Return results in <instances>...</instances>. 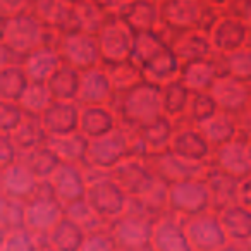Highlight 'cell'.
Returning <instances> with one entry per match:
<instances>
[{
  "label": "cell",
  "mask_w": 251,
  "mask_h": 251,
  "mask_svg": "<svg viewBox=\"0 0 251 251\" xmlns=\"http://www.w3.org/2000/svg\"><path fill=\"white\" fill-rule=\"evenodd\" d=\"M110 107L117 115L119 124L133 126L138 129H145L164 117L160 86L148 81L127 91L115 93Z\"/></svg>",
  "instance_id": "6da1fadb"
},
{
  "label": "cell",
  "mask_w": 251,
  "mask_h": 251,
  "mask_svg": "<svg viewBox=\"0 0 251 251\" xmlns=\"http://www.w3.org/2000/svg\"><path fill=\"white\" fill-rule=\"evenodd\" d=\"M155 222L157 219L145 208L141 200L131 198L126 212L110 226L117 251H153L151 234Z\"/></svg>",
  "instance_id": "7a4b0ae2"
},
{
  "label": "cell",
  "mask_w": 251,
  "mask_h": 251,
  "mask_svg": "<svg viewBox=\"0 0 251 251\" xmlns=\"http://www.w3.org/2000/svg\"><path fill=\"white\" fill-rule=\"evenodd\" d=\"M64 215V206L53 195L50 181H40L33 196L26 201V229L33 234L40 246L49 243L50 232Z\"/></svg>",
  "instance_id": "3957f363"
},
{
  "label": "cell",
  "mask_w": 251,
  "mask_h": 251,
  "mask_svg": "<svg viewBox=\"0 0 251 251\" xmlns=\"http://www.w3.org/2000/svg\"><path fill=\"white\" fill-rule=\"evenodd\" d=\"M129 196L122 191L115 179L108 176H101L88 182L86 203L100 219L105 222H114L129 205Z\"/></svg>",
  "instance_id": "277c9868"
},
{
  "label": "cell",
  "mask_w": 251,
  "mask_h": 251,
  "mask_svg": "<svg viewBox=\"0 0 251 251\" xmlns=\"http://www.w3.org/2000/svg\"><path fill=\"white\" fill-rule=\"evenodd\" d=\"M124 160H127V153H126L124 140L117 126V129L112 134L90 141L86 165L83 167L86 181L90 182L101 176H108Z\"/></svg>",
  "instance_id": "5b68a950"
},
{
  "label": "cell",
  "mask_w": 251,
  "mask_h": 251,
  "mask_svg": "<svg viewBox=\"0 0 251 251\" xmlns=\"http://www.w3.org/2000/svg\"><path fill=\"white\" fill-rule=\"evenodd\" d=\"M43 23L28 11L12 18H2V45L33 53L40 49L43 35Z\"/></svg>",
  "instance_id": "8992f818"
},
{
  "label": "cell",
  "mask_w": 251,
  "mask_h": 251,
  "mask_svg": "<svg viewBox=\"0 0 251 251\" xmlns=\"http://www.w3.org/2000/svg\"><path fill=\"white\" fill-rule=\"evenodd\" d=\"M101 64H119L133 59L136 35L121 19L112 18L97 35Z\"/></svg>",
  "instance_id": "52a82bcc"
},
{
  "label": "cell",
  "mask_w": 251,
  "mask_h": 251,
  "mask_svg": "<svg viewBox=\"0 0 251 251\" xmlns=\"http://www.w3.org/2000/svg\"><path fill=\"white\" fill-rule=\"evenodd\" d=\"M184 227L193 251H220L229 243L220 226L219 213L213 210L186 219Z\"/></svg>",
  "instance_id": "ba28073f"
},
{
  "label": "cell",
  "mask_w": 251,
  "mask_h": 251,
  "mask_svg": "<svg viewBox=\"0 0 251 251\" xmlns=\"http://www.w3.org/2000/svg\"><path fill=\"white\" fill-rule=\"evenodd\" d=\"M59 57L62 64L74 67L81 74L101 66V53L97 36L86 31L62 38V43L59 47Z\"/></svg>",
  "instance_id": "9c48e42d"
},
{
  "label": "cell",
  "mask_w": 251,
  "mask_h": 251,
  "mask_svg": "<svg viewBox=\"0 0 251 251\" xmlns=\"http://www.w3.org/2000/svg\"><path fill=\"white\" fill-rule=\"evenodd\" d=\"M169 206H171V213L181 217L182 220L210 210V195L205 181L189 179V181L171 186Z\"/></svg>",
  "instance_id": "30bf717a"
},
{
  "label": "cell",
  "mask_w": 251,
  "mask_h": 251,
  "mask_svg": "<svg viewBox=\"0 0 251 251\" xmlns=\"http://www.w3.org/2000/svg\"><path fill=\"white\" fill-rule=\"evenodd\" d=\"M110 176L129 198L147 196L158 181L145 158H127L119 164Z\"/></svg>",
  "instance_id": "8fae6325"
},
{
  "label": "cell",
  "mask_w": 251,
  "mask_h": 251,
  "mask_svg": "<svg viewBox=\"0 0 251 251\" xmlns=\"http://www.w3.org/2000/svg\"><path fill=\"white\" fill-rule=\"evenodd\" d=\"M49 181L52 184L53 195L57 196L64 210L86 200L88 181L81 167L62 164Z\"/></svg>",
  "instance_id": "7c38bea8"
},
{
  "label": "cell",
  "mask_w": 251,
  "mask_h": 251,
  "mask_svg": "<svg viewBox=\"0 0 251 251\" xmlns=\"http://www.w3.org/2000/svg\"><path fill=\"white\" fill-rule=\"evenodd\" d=\"M117 18L136 36L155 33L160 26V4L155 0H129L119 5Z\"/></svg>",
  "instance_id": "4fadbf2b"
},
{
  "label": "cell",
  "mask_w": 251,
  "mask_h": 251,
  "mask_svg": "<svg viewBox=\"0 0 251 251\" xmlns=\"http://www.w3.org/2000/svg\"><path fill=\"white\" fill-rule=\"evenodd\" d=\"M171 151L177 158L189 165H200L205 164L212 158L213 150L200 127H182L176 129L174 138L171 143Z\"/></svg>",
  "instance_id": "5bb4252c"
},
{
  "label": "cell",
  "mask_w": 251,
  "mask_h": 251,
  "mask_svg": "<svg viewBox=\"0 0 251 251\" xmlns=\"http://www.w3.org/2000/svg\"><path fill=\"white\" fill-rule=\"evenodd\" d=\"M217 171L243 181L251 174V160L248 155V138L237 136L230 143L217 148L212 155Z\"/></svg>",
  "instance_id": "9a60e30c"
},
{
  "label": "cell",
  "mask_w": 251,
  "mask_h": 251,
  "mask_svg": "<svg viewBox=\"0 0 251 251\" xmlns=\"http://www.w3.org/2000/svg\"><path fill=\"white\" fill-rule=\"evenodd\" d=\"M81 107L76 101H52L42 114V124L49 138L69 136L79 131Z\"/></svg>",
  "instance_id": "2e32d148"
},
{
  "label": "cell",
  "mask_w": 251,
  "mask_h": 251,
  "mask_svg": "<svg viewBox=\"0 0 251 251\" xmlns=\"http://www.w3.org/2000/svg\"><path fill=\"white\" fill-rule=\"evenodd\" d=\"M153 251H193L186 234L184 220L174 213H167L155 222L151 234Z\"/></svg>",
  "instance_id": "e0dca14e"
},
{
  "label": "cell",
  "mask_w": 251,
  "mask_h": 251,
  "mask_svg": "<svg viewBox=\"0 0 251 251\" xmlns=\"http://www.w3.org/2000/svg\"><path fill=\"white\" fill-rule=\"evenodd\" d=\"M114 86L108 79L107 73L100 67L86 71L81 74V86L76 103L79 107H97V105H110L114 100Z\"/></svg>",
  "instance_id": "ac0fdd59"
},
{
  "label": "cell",
  "mask_w": 251,
  "mask_h": 251,
  "mask_svg": "<svg viewBox=\"0 0 251 251\" xmlns=\"http://www.w3.org/2000/svg\"><path fill=\"white\" fill-rule=\"evenodd\" d=\"M219 103L220 112L232 115L234 119L251 110V86L234 79H219L212 90Z\"/></svg>",
  "instance_id": "d6986e66"
},
{
  "label": "cell",
  "mask_w": 251,
  "mask_h": 251,
  "mask_svg": "<svg viewBox=\"0 0 251 251\" xmlns=\"http://www.w3.org/2000/svg\"><path fill=\"white\" fill-rule=\"evenodd\" d=\"M200 11L201 0H164L160 4V25L177 31H196Z\"/></svg>",
  "instance_id": "ffe728a7"
},
{
  "label": "cell",
  "mask_w": 251,
  "mask_h": 251,
  "mask_svg": "<svg viewBox=\"0 0 251 251\" xmlns=\"http://www.w3.org/2000/svg\"><path fill=\"white\" fill-rule=\"evenodd\" d=\"M38 182V179L29 172V169L21 160L2 169V176H0L2 196L19 200L25 203L33 196Z\"/></svg>",
  "instance_id": "44dd1931"
},
{
  "label": "cell",
  "mask_w": 251,
  "mask_h": 251,
  "mask_svg": "<svg viewBox=\"0 0 251 251\" xmlns=\"http://www.w3.org/2000/svg\"><path fill=\"white\" fill-rule=\"evenodd\" d=\"M119 126V119L110 105L97 107H81L79 133L88 140H100L112 134Z\"/></svg>",
  "instance_id": "7402d4cb"
},
{
  "label": "cell",
  "mask_w": 251,
  "mask_h": 251,
  "mask_svg": "<svg viewBox=\"0 0 251 251\" xmlns=\"http://www.w3.org/2000/svg\"><path fill=\"white\" fill-rule=\"evenodd\" d=\"M210 42H212L213 50H219L224 53H234L248 45L250 28L246 23L224 16L210 35Z\"/></svg>",
  "instance_id": "603a6c76"
},
{
  "label": "cell",
  "mask_w": 251,
  "mask_h": 251,
  "mask_svg": "<svg viewBox=\"0 0 251 251\" xmlns=\"http://www.w3.org/2000/svg\"><path fill=\"white\" fill-rule=\"evenodd\" d=\"M181 62H179L177 55L174 53V50L169 45H164L143 67V76L145 81L157 86H165L167 83L174 79H179L181 76Z\"/></svg>",
  "instance_id": "cb8c5ba5"
},
{
  "label": "cell",
  "mask_w": 251,
  "mask_h": 251,
  "mask_svg": "<svg viewBox=\"0 0 251 251\" xmlns=\"http://www.w3.org/2000/svg\"><path fill=\"white\" fill-rule=\"evenodd\" d=\"M205 184L210 195V210L219 213L227 206L239 203V182L237 179L217 171V167L206 176Z\"/></svg>",
  "instance_id": "d4e9b609"
},
{
  "label": "cell",
  "mask_w": 251,
  "mask_h": 251,
  "mask_svg": "<svg viewBox=\"0 0 251 251\" xmlns=\"http://www.w3.org/2000/svg\"><path fill=\"white\" fill-rule=\"evenodd\" d=\"M172 50L177 55L181 66H188L193 62H201L210 57L213 52L210 36L203 35L200 31H182L172 43Z\"/></svg>",
  "instance_id": "484cf974"
},
{
  "label": "cell",
  "mask_w": 251,
  "mask_h": 251,
  "mask_svg": "<svg viewBox=\"0 0 251 251\" xmlns=\"http://www.w3.org/2000/svg\"><path fill=\"white\" fill-rule=\"evenodd\" d=\"M219 220L229 241L248 243L251 239V210L244 205L234 203L220 210Z\"/></svg>",
  "instance_id": "4316f807"
},
{
  "label": "cell",
  "mask_w": 251,
  "mask_h": 251,
  "mask_svg": "<svg viewBox=\"0 0 251 251\" xmlns=\"http://www.w3.org/2000/svg\"><path fill=\"white\" fill-rule=\"evenodd\" d=\"M9 136H11L12 143L16 145V148H18V151L21 155L49 143V134H47L45 127L42 124V117L31 114H26L21 126Z\"/></svg>",
  "instance_id": "83f0119b"
},
{
  "label": "cell",
  "mask_w": 251,
  "mask_h": 251,
  "mask_svg": "<svg viewBox=\"0 0 251 251\" xmlns=\"http://www.w3.org/2000/svg\"><path fill=\"white\" fill-rule=\"evenodd\" d=\"M81 86V73L74 67L60 64L47 83L53 101H76Z\"/></svg>",
  "instance_id": "f1b7e54d"
},
{
  "label": "cell",
  "mask_w": 251,
  "mask_h": 251,
  "mask_svg": "<svg viewBox=\"0 0 251 251\" xmlns=\"http://www.w3.org/2000/svg\"><path fill=\"white\" fill-rule=\"evenodd\" d=\"M49 145L57 151L62 164H71L83 169L86 165L88 148H90V140L84 134L73 133L69 136L62 138H49Z\"/></svg>",
  "instance_id": "f546056e"
},
{
  "label": "cell",
  "mask_w": 251,
  "mask_h": 251,
  "mask_svg": "<svg viewBox=\"0 0 251 251\" xmlns=\"http://www.w3.org/2000/svg\"><path fill=\"white\" fill-rule=\"evenodd\" d=\"M19 160L29 169V172H31L38 181H49V179L55 174L57 169L62 165L60 157L49 143H45V145H42V147L35 148V150L28 151V153L21 155Z\"/></svg>",
  "instance_id": "4dcf8cb0"
},
{
  "label": "cell",
  "mask_w": 251,
  "mask_h": 251,
  "mask_svg": "<svg viewBox=\"0 0 251 251\" xmlns=\"http://www.w3.org/2000/svg\"><path fill=\"white\" fill-rule=\"evenodd\" d=\"M200 131L206 138L213 151L239 136V127H237L236 119L226 112H219L213 119L200 126Z\"/></svg>",
  "instance_id": "1f68e13d"
},
{
  "label": "cell",
  "mask_w": 251,
  "mask_h": 251,
  "mask_svg": "<svg viewBox=\"0 0 251 251\" xmlns=\"http://www.w3.org/2000/svg\"><path fill=\"white\" fill-rule=\"evenodd\" d=\"M86 236L88 234L84 232V229L76 220L64 215L62 220L50 232L47 244L57 251H79L81 244L84 243Z\"/></svg>",
  "instance_id": "d6a6232c"
},
{
  "label": "cell",
  "mask_w": 251,
  "mask_h": 251,
  "mask_svg": "<svg viewBox=\"0 0 251 251\" xmlns=\"http://www.w3.org/2000/svg\"><path fill=\"white\" fill-rule=\"evenodd\" d=\"M101 69L107 73L115 93L127 91L145 81L143 71L133 59L119 64H101Z\"/></svg>",
  "instance_id": "836d02e7"
},
{
  "label": "cell",
  "mask_w": 251,
  "mask_h": 251,
  "mask_svg": "<svg viewBox=\"0 0 251 251\" xmlns=\"http://www.w3.org/2000/svg\"><path fill=\"white\" fill-rule=\"evenodd\" d=\"M162 91V110L169 119L182 117L188 112V105L191 100V90L181 79H174L160 88Z\"/></svg>",
  "instance_id": "e575fe53"
},
{
  "label": "cell",
  "mask_w": 251,
  "mask_h": 251,
  "mask_svg": "<svg viewBox=\"0 0 251 251\" xmlns=\"http://www.w3.org/2000/svg\"><path fill=\"white\" fill-rule=\"evenodd\" d=\"M62 60H60L59 53L52 52V50H35L29 57L28 64L25 66L26 74H28L29 81L36 84H47L52 74L60 67Z\"/></svg>",
  "instance_id": "d590c367"
},
{
  "label": "cell",
  "mask_w": 251,
  "mask_h": 251,
  "mask_svg": "<svg viewBox=\"0 0 251 251\" xmlns=\"http://www.w3.org/2000/svg\"><path fill=\"white\" fill-rule=\"evenodd\" d=\"M29 84L31 81H29L25 67H2L0 69V100L19 103Z\"/></svg>",
  "instance_id": "8d00e7d4"
},
{
  "label": "cell",
  "mask_w": 251,
  "mask_h": 251,
  "mask_svg": "<svg viewBox=\"0 0 251 251\" xmlns=\"http://www.w3.org/2000/svg\"><path fill=\"white\" fill-rule=\"evenodd\" d=\"M179 79L191 90V93H201V91H212L217 83V77L212 71L208 59L201 62H193L182 66Z\"/></svg>",
  "instance_id": "74e56055"
},
{
  "label": "cell",
  "mask_w": 251,
  "mask_h": 251,
  "mask_svg": "<svg viewBox=\"0 0 251 251\" xmlns=\"http://www.w3.org/2000/svg\"><path fill=\"white\" fill-rule=\"evenodd\" d=\"M141 133H143V140L147 143L148 155H151V153H160V151L171 150V143H172V138H174L176 127L172 119L164 115V117H160L151 126L141 129Z\"/></svg>",
  "instance_id": "f35d334b"
},
{
  "label": "cell",
  "mask_w": 251,
  "mask_h": 251,
  "mask_svg": "<svg viewBox=\"0 0 251 251\" xmlns=\"http://www.w3.org/2000/svg\"><path fill=\"white\" fill-rule=\"evenodd\" d=\"M47 25L52 26L60 36H64V38L84 31L83 19H81V14H79V7L64 4V2H57L55 9H53L52 16H50Z\"/></svg>",
  "instance_id": "ab89813d"
},
{
  "label": "cell",
  "mask_w": 251,
  "mask_h": 251,
  "mask_svg": "<svg viewBox=\"0 0 251 251\" xmlns=\"http://www.w3.org/2000/svg\"><path fill=\"white\" fill-rule=\"evenodd\" d=\"M219 112H220L219 103H217L212 91H201V93L191 95L186 117H188V121L191 122L195 127H200V126H203L205 122H208L210 119L215 117Z\"/></svg>",
  "instance_id": "60d3db41"
},
{
  "label": "cell",
  "mask_w": 251,
  "mask_h": 251,
  "mask_svg": "<svg viewBox=\"0 0 251 251\" xmlns=\"http://www.w3.org/2000/svg\"><path fill=\"white\" fill-rule=\"evenodd\" d=\"M26 229V203L14 198H0V232Z\"/></svg>",
  "instance_id": "b9f144b4"
},
{
  "label": "cell",
  "mask_w": 251,
  "mask_h": 251,
  "mask_svg": "<svg viewBox=\"0 0 251 251\" xmlns=\"http://www.w3.org/2000/svg\"><path fill=\"white\" fill-rule=\"evenodd\" d=\"M52 101H53L52 95H50L47 84L31 83L19 103H21L23 110H25L26 114L38 115V117H42V114L50 107V103H52Z\"/></svg>",
  "instance_id": "7bdbcfd3"
},
{
  "label": "cell",
  "mask_w": 251,
  "mask_h": 251,
  "mask_svg": "<svg viewBox=\"0 0 251 251\" xmlns=\"http://www.w3.org/2000/svg\"><path fill=\"white\" fill-rule=\"evenodd\" d=\"M169 191H171V186H167L165 182L157 181L155 188L148 193L147 196H143L141 203L145 205V208L155 217V219H162L164 215L171 213V206H169Z\"/></svg>",
  "instance_id": "ee69618b"
},
{
  "label": "cell",
  "mask_w": 251,
  "mask_h": 251,
  "mask_svg": "<svg viewBox=\"0 0 251 251\" xmlns=\"http://www.w3.org/2000/svg\"><path fill=\"white\" fill-rule=\"evenodd\" d=\"M79 14L83 19V28L86 33L97 36L100 33V29L110 21L112 18L117 16V12H103L100 9L93 7L90 2H84L83 5H79Z\"/></svg>",
  "instance_id": "f6af8a7d"
},
{
  "label": "cell",
  "mask_w": 251,
  "mask_h": 251,
  "mask_svg": "<svg viewBox=\"0 0 251 251\" xmlns=\"http://www.w3.org/2000/svg\"><path fill=\"white\" fill-rule=\"evenodd\" d=\"M229 57L230 79L251 86V49L246 45L244 49L237 50V52L229 53Z\"/></svg>",
  "instance_id": "bcb514c9"
},
{
  "label": "cell",
  "mask_w": 251,
  "mask_h": 251,
  "mask_svg": "<svg viewBox=\"0 0 251 251\" xmlns=\"http://www.w3.org/2000/svg\"><path fill=\"white\" fill-rule=\"evenodd\" d=\"M38 241L33 237V234L28 229H19L2 234L0 251H38Z\"/></svg>",
  "instance_id": "7dc6e473"
},
{
  "label": "cell",
  "mask_w": 251,
  "mask_h": 251,
  "mask_svg": "<svg viewBox=\"0 0 251 251\" xmlns=\"http://www.w3.org/2000/svg\"><path fill=\"white\" fill-rule=\"evenodd\" d=\"M25 110L18 101L0 100V134H12L25 119Z\"/></svg>",
  "instance_id": "c3c4849f"
},
{
  "label": "cell",
  "mask_w": 251,
  "mask_h": 251,
  "mask_svg": "<svg viewBox=\"0 0 251 251\" xmlns=\"http://www.w3.org/2000/svg\"><path fill=\"white\" fill-rule=\"evenodd\" d=\"M224 18L222 9L213 7V5L205 4L201 0V11H200V18H198V26H196V31L203 33V35L210 36L212 31L215 29V26L219 25V21Z\"/></svg>",
  "instance_id": "681fc988"
},
{
  "label": "cell",
  "mask_w": 251,
  "mask_h": 251,
  "mask_svg": "<svg viewBox=\"0 0 251 251\" xmlns=\"http://www.w3.org/2000/svg\"><path fill=\"white\" fill-rule=\"evenodd\" d=\"M79 251H117V246L110 230H103V232L88 234Z\"/></svg>",
  "instance_id": "f907efd6"
},
{
  "label": "cell",
  "mask_w": 251,
  "mask_h": 251,
  "mask_svg": "<svg viewBox=\"0 0 251 251\" xmlns=\"http://www.w3.org/2000/svg\"><path fill=\"white\" fill-rule=\"evenodd\" d=\"M226 18L237 19L241 23L251 21V0H229L222 9Z\"/></svg>",
  "instance_id": "816d5d0a"
},
{
  "label": "cell",
  "mask_w": 251,
  "mask_h": 251,
  "mask_svg": "<svg viewBox=\"0 0 251 251\" xmlns=\"http://www.w3.org/2000/svg\"><path fill=\"white\" fill-rule=\"evenodd\" d=\"M208 62L212 66V71L215 74L217 81L219 79H230V57L229 53L213 50L208 57Z\"/></svg>",
  "instance_id": "f5cc1de1"
},
{
  "label": "cell",
  "mask_w": 251,
  "mask_h": 251,
  "mask_svg": "<svg viewBox=\"0 0 251 251\" xmlns=\"http://www.w3.org/2000/svg\"><path fill=\"white\" fill-rule=\"evenodd\" d=\"M21 158L16 145L12 143L9 134H0V169H5L9 165L16 164Z\"/></svg>",
  "instance_id": "db71d44e"
},
{
  "label": "cell",
  "mask_w": 251,
  "mask_h": 251,
  "mask_svg": "<svg viewBox=\"0 0 251 251\" xmlns=\"http://www.w3.org/2000/svg\"><path fill=\"white\" fill-rule=\"evenodd\" d=\"M29 57H31V53L11 49L7 45H0V64H2V67H25L28 64Z\"/></svg>",
  "instance_id": "11a10c76"
},
{
  "label": "cell",
  "mask_w": 251,
  "mask_h": 251,
  "mask_svg": "<svg viewBox=\"0 0 251 251\" xmlns=\"http://www.w3.org/2000/svg\"><path fill=\"white\" fill-rule=\"evenodd\" d=\"M239 203L251 210V174L239 182Z\"/></svg>",
  "instance_id": "9f6ffc18"
},
{
  "label": "cell",
  "mask_w": 251,
  "mask_h": 251,
  "mask_svg": "<svg viewBox=\"0 0 251 251\" xmlns=\"http://www.w3.org/2000/svg\"><path fill=\"white\" fill-rule=\"evenodd\" d=\"M93 7L100 9L103 12H117L119 9V2L117 0H88Z\"/></svg>",
  "instance_id": "6f0895ef"
},
{
  "label": "cell",
  "mask_w": 251,
  "mask_h": 251,
  "mask_svg": "<svg viewBox=\"0 0 251 251\" xmlns=\"http://www.w3.org/2000/svg\"><path fill=\"white\" fill-rule=\"evenodd\" d=\"M220 251H248L246 243H236V241H229Z\"/></svg>",
  "instance_id": "680465c9"
},
{
  "label": "cell",
  "mask_w": 251,
  "mask_h": 251,
  "mask_svg": "<svg viewBox=\"0 0 251 251\" xmlns=\"http://www.w3.org/2000/svg\"><path fill=\"white\" fill-rule=\"evenodd\" d=\"M205 4L208 5H213V7H219V9H224V5L229 2V0H203Z\"/></svg>",
  "instance_id": "91938a15"
},
{
  "label": "cell",
  "mask_w": 251,
  "mask_h": 251,
  "mask_svg": "<svg viewBox=\"0 0 251 251\" xmlns=\"http://www.w3.org/2000/svg\"><path fill=\"white\" fill-rule=\"evenodd\" d=\"M59 2H64V4H69V5H74V7H79V5H83L84 2H88V0H59Z\"/></svg>",
  "instance_id": "94428289"
},
{
  "label": "cell",
  "mask_w": 251,
  "mask_h": 251,
  "mask_svg": "<svg viewBox=\"0 0 251 251\" xmlns=\"http://www.w3.org/2000/svg\"><path fill=\"white\" fill-rule=\"evenodd\" d=\"M38 251H57V250H53L52 246H49V244H45V246H40V248H38Z\"/></svg>",
  "instance_id": "6125c7cd"
},
{
  "label": "cell",
  "mask_w": 251,
  "mask_h": 251,
  "mask_svg": "<svg viewBox=\"0 0 251 251\" xmlns=\"http://www.w3.org/2000/svg\"><path fill=\"white\" fill-rule=\"evenodd\" d=\"M248 155H250V160H251V136L248 138Z\"/></svg>",
  "instance_id": "be15d7a7"
},
{
  "label": "cell",
  "mask_w": 251,
  "mask_h": 251,
  "mask_svg": "<svg viewBox=\"0 0 251 251\" xmlns=\"http://www.w3.org/2000/svg\"><path fill=\"white\" fill-rule=\"evenodd\" d=\"M246 248H248V251H251V239H250V241H248V243H246Z\"/></svg>",
  "instance_id": "e7e4bbea"
},
{
  "label": "cell",
  "mask_w": 251,
  "mask_h": 251,
  "mask_svg": "<svg viewBox=\"0 0 251 251\" xmlns=\"http://www.w3.org/2000/svg\"><path fill=\"white\" fill-rule=\"evenodd\" d=\"M117 2H119V5H121V4H126V2H129V0H117Z\"/></svg>",
  "instance_id": "03108f58"
},
{
  "label": "cell",
  "mask_w": 251,
  "mask_h": 251,
  "mask_svg": "<svg viewBox=\"0 0 251 251\" xmlns=\"http://www.w3.org/2000/svg\"><path fill=\"white\" fill-rule=\"evenodd\" d=\"M248 28H250V35H251V21L248 23Z\"/></svg>",
  "instance_id": "003e7915"
}]
</instances>
